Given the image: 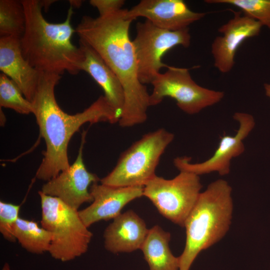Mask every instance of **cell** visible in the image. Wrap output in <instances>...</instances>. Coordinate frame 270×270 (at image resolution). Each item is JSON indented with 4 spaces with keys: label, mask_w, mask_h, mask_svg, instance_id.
<instances>
[{
    "label": "cell",
    "mask_w": 270,
    "mask_h": 270,
    "mask_svg": "<svg viewBox=\"0 0 270 270\" xmlns=\"http://www.w3.org/2000/svg\"><path fill=\"white\" fill-rule=\"evenodd\" d=\"M232 188L218 179L201 192L184 222L186 239L179 256V270H190L198 254L222 240L229 230L233 212Z\"/></svg>",
    "instance_id": "cell-4"
},
{
    "label": "cell",
    "mask_w": 270,
    "mask_h": 270,
    "mask_svg": "<svg viewBox=\"0 0 270 270\" xmlns=\"http://www.w3.org/2000/svg\"><path fill=\"white\" fill-rule=\"evenodd\" d=\"M264 88L266 96L270 98V84H264Z\"/></svg>",
    "instance_id": "cell-27"
},
{
    "label": "cell",
    "mask_w": 270,
    "mask_h": 270,
    "mask_svg": "<svg viewBox=\"0 0 270 270\" xmlns=\"http://www.w3.org/2000/svg\"><path fill=\"white\" fill-rule=\"evenodd\" d=\"M90 191L93 198L92 203L78 210L88 228L98 222L118 216L126 205L143 196L144 187L114 186L95 182L90 186Z\"/></svg>",
    "instance_id": "cell-14"
},
{
    "label": "cell",
    "mask_w": 270,
    "mask_h": 270,
    "mask_svg": "<svg viewBox=\"0 0 270 270\" xmlns=\"http://www.w3.org/2000/svg\"><path fill=\"white\" fill-rule=\"evenodd\" d=\"M149 229L134 211L127 210L113 219L104 234L105 248L113 254L131 252L140 249Z\"/></svg>",
    "instance_id": "cell-16"
},
{
    "label": "cell",
    "mask_w": 270,
    "mask_h": 270,
    "mask_svg": "<svg viewBox=\"0 0 270 270\" xmlns=\"http://www.w3.org/2000/svg\"><path fill=\"white\" fill-rule=\"evenodd\" d=\"M0 106L23 114L34 112L32 103L24 97L16 84L2 73L0 74Z\"/></svg>",
    "instance_id": "cell-21"
},
{
    "label": "cell",
    "mask_w": 270,
    "mask_h": 270,
    "mask_svg": "<svg viewBox=\"0 0 270 270\" xmlns=\"http://www.w3.org/2000/svg\"><path fill=\"white\" fill-rule=\"evenodd\" d=\"M26 28L20 38L24 57L40 72L61 76L66 71L78 74L83 54L72 42L76 32L71 24L73 8L70 6L64 22L47 21L42 14L40 0H22Z\"/></svg>",
    "instance_id": "cell-3"
},
{
    "label": "cell",
    "mask_w": 270,
    "mask_h": 270,
    "mask_svg": "<svg viewBox=\"0 0 270 270\" xmlns=\"http://www.w3.org/2000/svg\"><path fill=\"white\" fill-rule=\"evenodd\" d=\"M20 206L0 202V232L6 240L14 242V228L19 217Z\"/></svg>",
    "instance_id": "cell-23"
},
{
    "label": "cell",
    "mask_w": 270,
    "mask_h": 270,
    "mask_svg": "<svg viewBox=\"0 0 270 270\" xmlns=\"http://www.w3.org/2000/svg\"><path fill=\"white\" fill-rule=\"evenodd\" d=\"M206 14L192 11L182 0H142L126 12L132 20L144 17L156 26L171 31L188 28Z\"/></svg>",
    "instance_id": "cell-13"
},
{
    "label": "cell",
    "mask_w": 270,
    "mask_h": 270,
    "mask_svg": "<svg viewBox=\"0 0 270 270\" xmlns=\"http://www.w3.org/2000/svg\"><path fill=\"white\" fill-rule=\"evenodd\" d=\"M26 28V14L22 0H0V37L20 38Z\"/></svg>",
    "instance_id": "cell-20"
},
{
    "label": "cell",
    "mask_w": 270,
    "mask_h": 270,
    "mask_svg": "<svg viewBox=\"0 0 270 270\" xmlns=\"http://www.w3.org/2000/svg\"><path fill=\"white\" fill-rule=\"evenodd\" d=\"M164 73H159L152 82L153 90L150 96V104L156 106L166 97L176 101L184 112L194 114L220 102L224 92L198 85L192 78L188 70L169 66Z\"/></svg>",
    "instance_id": "cell-8"
},
{
    "label": "cell",
    "mask_w": 270,
    "mask_h": 270,
    "mask_svg": "<svg viewBox=\"0 0 270 270\" xmlns=\"http://www.w3.org/2000/svg\"><path fill=\"white\" fill-rule=\"evenodd\" d=\"M234 118L239 124V128L234 136L224 135L220 138L218 146L212 156L204 162H190L187 156L178 157L174 164L179 171H184L198 176L217 172L220 176H226L230 171V161L244 151V140L248 136L255 126L254 117L244 112H236Z\"/></svg>",
    "instance_id": "cell-10"
},
{
    "label": "cell",
    "mask_w": 270,
    "mask_h": 270,
    "mask_svg": "<svg viewBox=\"0 0 270 270\" xmlns=\"http://www.w3.org/2000/svg\"><path fill=\"white\" fill-rule=\"evenodd\" d=\"M208 4H226L238 8L245 15L270 30V0H207Z\"/></svg>",
    "instance_id": "cell-22"
},
{
    "label": "cell",
    "mask_w": 270,
    "mask_h": 270,
    "mask_svg": "<svg viewBox=\"0 0 270 270\" xmlns=\"http://www.w3.org/2000/svg\"><path fill=\"white\" fill-rule=\"evenodd\" d=\"M83 58L80 64V70L87 72L104 90L108 104L120 118L124 96L121 82L116 74L100 54L90 46L79 40Z\"/></svg>",
    "instance_id": "cell-17"
},
{
    "label": "cell",
    "mask_w": 270,
    "mask_h": 270,
    "mask_svg": "<svg viewBox=\"0 0 270 270\" xmlns=\"http://www.w3.org/2000/svg\"><path fill=\"white\" fill-rule=\"evenodd\" d=\"M20 38H0V70L16 84L24 97L32 102L41 72L32 67L24 57Z\"/></svg>",
    "instance_id": "cell-15"
},
{
    "label": "cell",
    "mask_w": 270,
    "mask_h": 270,
    "mask_svg": "<svg viewBox=\"0 0 270 270\" xmlns=\"http://www.w3.org/2000/svg\"><path fill=\"white\" fill-rule=\"evenodd\" d=\"M61 76L41 72L40 79L32 102L40 134L46 150L36 174L40 180L48 181L70 166L68 147L74 134L84 124L100 122H118L120 116L104 96L80 112L68 114L58 104L54 88Z\"/></svg>",
    "instance_id": "cell-2"
},
{
    "label": "cell",
    "mask_w": 270,
    "mask_h": 270,
    "mask_svg": "<svg viewBox=\"0 0 270 270\" xmlns=\"http://www.w3.org/2000/svg\"><path fill=\"white\" fill-rule=\"evenodd\" d=\"M202 188L199 176L180 171L170 180L155 176L144 186L143 196L150 200L162 216L184 227Z\"/></svg>",
    "instance_id": "cell-7"
},
{
    "label": "cell",
    "mask_w": 270,
    "mask_h": 270,
    "mask_svg": "<svg viewBox=\"0 0 270 270\" xmlns=\"http://www.w3.org/2000/svg\"><path fill=\"white\" fill-rule=\"evenodd\" d=\"M121 9L104 16H84L76 26L80 40L92 48L116 74L122 85L124 103L118 124L122 128L144 122L150 96L138 76L134 47L129 36L134 20Z\"/></svg>",
    "instance_id": "cell-1"
},
{
    "label": "cell",
    "mask_w": 270,
    "mask_h": 270,
    "mask_svg": "<svg viewBox=\"0 0 270 270\" xmlns=\"http://www.w3.org/2000/svg\"><path fill=\"white\" fill-rule=\"evenodd\" d=\"M2 270H12L8 263L6 262L3 266Z\"/></svg>",
    "instance_id": "cell-28"
},
{
    "label": "cell",
    "mask_w": 270,
    "mask_h": 270,
    "mask_svg": "<svg viewBox=\"0 0 270 270\" xmlns=\"http://www.w3.org/2000/svg\"><path fill=\"white\" fill-rule=\"evenodd\" d=\"M233 12V18L218 30L222 36L216 37L211 46L214 66L222 73L232 70L239 46L246 39L258 35L262 26L255 20L246 15L242 16L241 11Z\"/></svg>",
    "instance_id": "cell-12"
},
{
    "label": "cell",
    "mask_w": 270,
    "mask_h": 270,
    "mask_svg": "<svg viewBox=\"0 0 270 270\" xmlns=\"http://www.w3.org/2000/svg\"><path fill=\"white\" fill-rule=\"evenodd\" d=\"M70 6L72 8H78L82 4V0H70Z\"/></svg>",
    "instance_id": "cell-26"
},
{
    "label": "cell",
    "mask_w": 270,
    "mask_h": 270,
    "mask_svg": "<svg viewBox=\"0 0 270 270\" xmlns=\"http://www.w3.org/2000/svg\"><path fill=\"white\" fill-rule=\"evenodd\" d=\"M190 38L188 28L171 31L159 28L147 20L138 22L132 44L140 82L151 84L162 68L169 67L162 60L166 53L177 46H189Z\"/></svg>",
    "instance_id": "cell-9"
},
{
    "label": "cell",
    "mask_w": 270,
    "mask_h": 270,
    "mask_svg": "<svg viewBox=\"0 0 270 270\" xmlns=\"http://www.w3.org/2000/svg\"><path fill=\"white\" fill-rule=\"evenodd\" d=\"M170 234L156 225L150 228L140 248L150 270H179V256L169 246Z\"/></svg>",
    "instance_id": "cell-18"
},
{
    "label": "cell",
    "mask_w": 270,
    "mask_h": 270,
    "mask_svg": "<svg viewBox=\"0 0 270 270\" xmlns=\"http://www.w3.org/2000/svg\"><path fill=\"white\" fill-rule=\"evenodd\" d=\"M174 134L159 128L142 136L120 156L114 168L101 184L120 187L142 186L152 179L162 155Z\"/></svg>",
    "instance_id": "cell-6"
},
{
    "label": "cell",
    "mask_w": 270,
    "mask_h": 270,
    "mask_svg": "<svg viewBox=\"0 0 270 270\" xmlns=\"http://www.w3.org/2000/svg\"><path fill=\"white\" fill-rule=\"evenodd\" d=\"M40 199L41 226L52 234L48 252L63 262L85 254L92 234L82 222L78 210L58 198L38 192Z\"/></svg>",
    "instance_id": "cell-5"
},
{
    "label": "cell",
    "mask_w": 270,
    "mask_h": 270,
    "mask_svg": "<svg viewBox=\"0 0 270 270\" xmlns=\"http://www.w3.org/2000/svg\"><path fill=\"white\" fill-rule=\"evenodd\" d=\"M86 132L84 131L78 155L66 170L47 181L41 190L44 194L56 197L71 208L78 210L85 202L93 201L88 189L92 184L100 181L96 174L88 170L82 158Z\"/></svg>",
    "instance_id": "cell-11"
},
{
    "label": "cell",
    "mask_w": 270,
    "mask_h": 270,
    "mask_svg": "<svg viewBox=\"0 0 270 270\" xmlns=\"http://www.w3.org/2000/svg\"><path fill=\"white\" fill-rule=\"evenodd\" d=\"M42 8H44L45 9L47 10L48 8L53 3L54 0H40Z\"/></svg>",
    "instance_id": "cell-25"
},
{
    "label": "cell",
    "mask_w": 270,
    "mask_h": 270,
    "mask_svg": "<svg viewBox=\"0 0 270 270\" xmlns=\"http://www.w3.org/2000/svg\"><path fill=\"white\" fill-rule=\"evenodd\" d=\"M90 4L98 10L99 16H104L122 9L124 0H90Z\"/></svg>",
    "instance_id": "cell-24"
},
{
    "label": "cell",
    "mask_w": 270,
    "mask_h": 270,
    "mask_svg": "<svg viewBox=\"0 0 270 270\" xmlns=\"http://www.w3.org/2000/svg\"><path fill=\"white\" fill-rule=\"evenodd\" d=\"M13 232L16 240L28 252L36 254L48 252L52 234L36 222L20 217Z\"/></svg>",
    "instance_id": "cell-19"
}]
</instances>
